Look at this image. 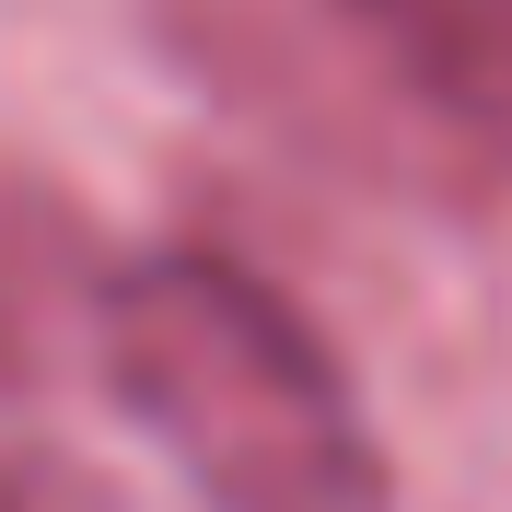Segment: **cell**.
Here are the masks:
<instances>
[{"instance_id":"6da1fadb","label":"cell","mask_w":512,"mask_h":512,"mask_svg":"<svg viewBox=\"0 0 512 512\" xmlns=\"http://www.w3.org/2000/svg\"><path fill=\"white\" fill-rule=\"evenodd\" d=\"M94 373L198 489V512H396L373 408L338 350L233 256L163 245L105 268Z\"/></svg>"},{"instance_id":"7a4b0ae2","label":"cell","mask_w":512,"mask_h":512,"mask_svg":"<svg viewBox=\"0 0 512 512\" xmlns=\"http://www.w3.org/2000/svg\"><path fill=\"white\" fill-rule=\"evenodd\" d=\"M431 128L512 152V0H338Z\"/></svg>"},{"instance_id":"3957f363","label":"cell","mask_w":512,"mask_h":512,"mask_svg":"<svg viewBox=\"0 0 512 512\" xmlns=\"http://www.w3.org/2000/svg\"><path fill=\"white\" fill-rule=\"evenodd\" d=\"M94 303H105L94 233L70 222L35 175L0 163V384L24 396V384H47L70 350L94 361Z\"/></svg>"},{"instance_id":"277c9868","label":"cell","mask_w":512,"mask_h":512,"mask_svg":"<svg viewBox=\"0 0 512 512\" xmlns=\"http://www.w3.org/2000/svg\"><path fill=\"white\" fill-rule=\"evenodd\" d=\"M0 512H152L117 466L94 454H59V443H0Z\"/></svg>"}]
</instances>
